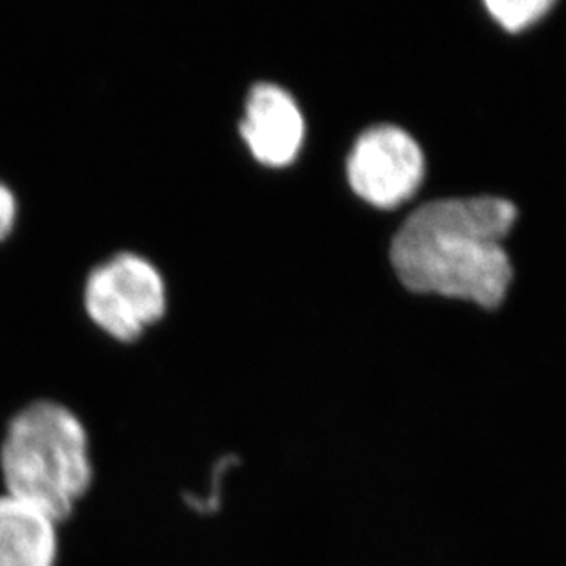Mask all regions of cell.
<instances>
[{
	"label": "cell",
	"instance_id": "8992f818",
	"mask_svg": "<svg viewBox=\"0 0 566 566\" xmlns=\"http://www.w3.org/2000/svg\"><path fill=\"white\" fill-rule=\"evenodd\" d=\"M57 521L11 495L0 497V566H55Z\"/></svg>",
	"mask_w": 566,
	"mask_h": 566
},
{
	"label": "cell",
	"instance_id": "3957f363",
	"mask_svg": "<svg viewBox=\"0 0 566 566\" xmlns=\"http://www.w3.org/2000/svg\"><path fill=\"white\" fill-rule=\"evenodd\" d=\"M85 305L97 326L128 342L166 312V284L144 256L119 253L91 273Z\"/></svg>",
	"mask_w": 566,
	"mask_h": 566
},
{
	"label": "cell",
	"instance_id": "7a4b0ae2",
	"mask_svg": "<svg viewBox=\"0 0 566 566\" xmlns=\"http://www.w3.org/2000/svg\"><path fill=\"white\" fill-rule=\"evenodd\" d=\"M6 493L63 521L92 482L91 449L80 418L54 401L22 409L0 451Z\"/></svg>",
	"mask_w": 566,
	"mask_h": 566
},
{
	"label": "cell",
	"instance_id": "ba28073f",
	"mask_svg": "<svg viewBox=\"0 0 566 566\" xmlns=\"http://www.w3.org/2000/svg\"><path fill=\"white\" fill-rule=\"evenodd\" d=\"M17 203L13 192L0 184V239H4L13 228Z\"/></svg>",
	"mask_w": 566,
	"mask_h": 566
},
{
	"label": "cell",
	"instance_id": "5b68a950",
	"mask_svg": "<svg viewBox=\"0 0 566 566\" xmlns=\"http://www.w3.org/2000/svg\"><path fill=\"white\" fill-rule=\"evenodd\" d=\"M241 134L256 160L264 166L283 167L300 153L305 122L289 92L261 83L248 96Z\"/></svg>",
	"mask_w": 566,
	"mask_h": 566
},
{
	"label": "cell",
	"instance_id": "6da1fadb",
	"mask_svg": "<svg viewBox=\"0 0 566 566\" xmlns=\"http://www.w3.org/2000/svg\"><path fill=\"white\" fill-rule=\"evenodd\" d=\"M515 217V206L497 197L426 203L396 233L392 266L412 292L495 308L512 283L503 241Z\"/></svg>",
	"mask_w": 566,
	"mask_h": 566
},
{
	"label": "cell",
	"instance_id": "52a82bcc",
	"mask_svg": "<svg viewBox=\"0 0 566 566\" xmlns=\"http://www.w3.org/2000/svg\"><path fill=\"white\" fill-rule=\"evenodd\" d=\"M551 0H492L486 8L493 19L506 28L507 32H518L523 28L532 27L552 10Z\"/></svg>",
	"mask_w": 566,
	"mask_h": 566
},
{
	"label": "cell",
	"instance_id": "277c9868",
	"mask_svg": "<svg viewBox=\"0 0 566 566\" xmlns=\"http://www.w3.org/2000/svg\"><path fill=\"white\" fill-rule=\"evenodd\" d=\"M348 182L376 208H398L423 180V155L401 128L378 125L359 136L348 156Z\"/></svg>",
	"mask_w": 566,
	"mask_h": 566
}]
</instances>
